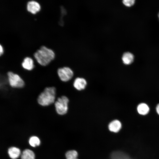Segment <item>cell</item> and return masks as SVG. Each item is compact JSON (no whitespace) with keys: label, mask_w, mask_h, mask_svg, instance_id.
Instances as JSON below:
<instances>
[{"label":"cell","mask_w":159,"mask_h":159,"mask_svg":"<svg viewBox=\"0 0 159 159\" xmlns=\"http://www.w3.org/2000/svg\"><path fill=\"white\" fill-rule=\"evenodd\" d=\"M65 156L66 159H77V152L75 150H70L67 152Z\"/></svg>","instance_id":"cell-15"},{"label":"cell","mask_w":159,"mask_h":159,"mask_svg":"<svg viewBox=\"0 0 159 159\" xmlns=\"http://www.w3.org/2000/svg\"><path fill=\"white\" fill-rule=\"evenodd\" d=\"M8 153L9 157L12 159L18 158L20 154L19 149L15 147H11L8 150Z\"/></svg>","instance_id":"cell-11"},{"label":"cell","mask_w":159,"mask_h":159,"mask_svg":"<svg viewBox=\"0 0 159 159\" xmlns=\"http://www.w3.org/2000/svg\"><path fill=\"white\" fill-rule=\"evenodd\" d=\"M137 111L138 113L142 115L147 114L149 111V108L148 106L144 103H141L137 107Z\"/></svg>","instance_id":"cell-12"},{"label":"cell","mask_w":159,"mask_h":159,"mask_svg":"<svg viewBox=\"0 0 159 159\" xmlns=\"http://www.w3.org/2000/svg\"><path fill=\"white\" fill-rule=\"evenodd\" d=\"M29 143L31 146L34 147L39 145L40 142L39 139L37 137L34 136L30 138Z\"/></svg>","instance_id":"cell-16"},{"label":"cell","mask_w":159,"mask_h":159,"mask_svg":"<svg viewBox=\"0 0 159 159\" xmlns=\"http://www.w3.org/2000/svg\"><path fill=\"white\" fill-rule=\"evenodd\" d=\"M156 111L157 113L159 115V104L157 105L156 107Z\"/></svg>","instance_id":"cell-19"},{"label":"cell","mask_w":159,"mask_h":159,"mask_svg":"<svg viewBox=\"0 0 159 159\" xmlns=\"http://www.w3.org/2000/svg\"><path fill=\"white\" fill-rule=\"evenodd\" d=\"M56 89L54 87L45 88L39 95L37 102L40 105L46 106H49L55 102Z\"/></svg>","instance_id":"cell-2"},{"label":"cell","mask_w":159,"mask_h":159,"mask_svg":"<svg viewBox=\"0 0 159 159\" xmlns=\"http://www.w3.org/2000/svg\"><path fill=\"white\" fill-rule=\"evenodd\" d=\"M77 159H78V158H77Z\"/></svg>","instance_id":"cell-21"},{"label":"cell","mask_w":159,"mask_h":159,"mask_svg":"<svg viewBox=\"0 0 159 159\" xmlns=\"http://www.w3.org/2000/svg\"><path fill=\"white\" fill-rule=\"evenodd\" d=\"M134 59V56L133 54L128 52L124 53L122 57L123 63L127 65L131 64L133 61Z\"/></svg>","instance_id":"cell-10"},{"label":"cell","mask_w":159,"mask_h":159,"mask_svg":"<svg viewBox=\"0 0 159 159\" xmlns=\"http://www.w3.org/2000/svg\"><path fill=\"white\" fill-rule=\"evenodd\" d=\"M34 56L39 64L45 66L54 59L55 54L52 49L43 46L34 53Z\"/></svg>","instance_id":"cell-1"},{"label":"cell","mask_w":159,"mask_h":159,"mask_svg":"<svg viewBox=\"0 0 159 159\" xmlns=\"http://www.w3.org/2000/svg\"><path fill=\"white\" fill-rule=\"evenodd\" d=\"M68 98L64 96L58 97L54 102V106L57 112L59 115L66 114L68 110Z\"/></svg>","instance_id":"cell-3"},{"label":"cell","mask_w":159,"mask_h":159,"mask_svg":"<svg viewBox=\"0 0 159 159\" xmlns=\"http://www.w3.org/2000/svg\"><path fill=\"white\" fill-rule=\"evenodd\" d=\"M158 18H159V12L158 14Z\"/></svg>","instance_id":"cell-20"},{"label":"cell","mask_w":159,"mask_h":159,"mask_svg":"<svg viewBox=\"0 0 159 159\" xmlns=\"http://www.w3.org/2000/svg\"><path fill=\"white\" fill-rule=\"evenodd\" d=\"M111 159H131L125 154L120 151L113 152L111 155Z\"/></svg>","instance_id":"cell-14"},{"label":"cell","mask_w":159,"mask_h":159,"mask_svg":"<svg viewBox=\"0 0 159 159\" xmlns=\"http://www.w3.org/2000/svg\"><path fill=\"white\" fill-rule=\"evenodd\" d=\"M4 52V50L1 44L0 45V55L1 56Z\"/></svg>","instance_id":"cell-18"},{"label":"cell","mask_w":159,"mask_h":159,"mask_svg":"<svg viewBox=\"0 0 159 159\" xmlns=\"http://www.w3.org/2000/svg\"><path fill=\"white\" fill-rule=\"evenodd\" d=\"M87 85L86 80L83 78L77 77L74 80L73 86L77 90H81L85 88Z\"/></svg>","instance_id":"cell-7"},{"label":"cell","mask_w":159,"mask_h":159,"mask_svg":"<svg viewBox=\"0 0 159 159\" xmlns=\"http://www.w3.org/2000/svg\"><path fill=\"white\" fill-rule=\"evenodd\" d=\"M58 75L63 82H66L71 80L73 76L72 70L68 67L59 68L57 71Z\"/></svg>","instance_id":"cell-5"},{"label":"cell","mask_w":159,"mask_h":159,"mask_svg":"<svg viewBox=\"0 0 159 159\" xmlns=\"http://www.w3.org/2000/svg\"><path fill=\"white\" fill-rule=\"evenodd\" d=\"M122 126V124L118 120H115L112 121L109 124L108 128L110 131L116 133L120 131Z\"/></svg>","instance_id":"cell-8"},{"label":"cell","mask_w":159,"mask_h":159,"mask_svg":"<svg viewBox=\"0 0 159 159\" xmlns=\"http://www.w3.org/2000/svg\"><path fill=\"white\" fill-rule=\"evenodd\" d=\"M21 65L24 69L30 71L32 70L34 67L33 60L30 57H26L23 59Z\"/></svg>","instance_id":"cell-9"},{"label":"cell","mask_w":159,"mask_h":159,"mask_svg":"<svg viewBox=\"0 0 159 159\" xmlns=\"http://www.w3.org/2000/svg\"><path fill=\"white\" fill-rule=\"evenodd\" d=\"M7 75L9 83L11 87L19 88L24 87V82L19 75L11 71L8 72Z\"/></svg>","instance_id":"cell-4"},{"label":"cell","mask_w":159,"mask_h":159,"mask_svg":"<svg viewBox=\"0 0 159 159\" xmlns=\"http://www.w3.org/2000/svg\"><path fill=\"white\" fill-rule=\"evenodd\" d=\"M26 9L28 11L32 14H35L40 11L41 6L40 4L37 1H31L27 2Z\"/></svg>","instance_id":"cell-6"},{"label":"cell","mask_w":159,"mask_h":159,"mask_svg":"<svg viewBox=\"0 0 159 159\" xmlns=\"http://www.w3.org/2000/svg\"><path fill=\"white\" fill-rule=\"evenodd\" d=\"M35 156L34 153L31 150L26 149L22 152L21 159H35Z\"/></svg>","instance_id":"cell-13"},{"label":"cell","mask_w":159,"mask_h":159,"mask_svg":"<svg viewBox=\"0 0 159 159\" xmlns=\"http://www.w3.org/2000/svg\"><path fill=\"white\" fill-rule=\"evenodd\" d=\"M134 0H124L122 1L123 4L127 6H130L133 5L135 3Z\"/></svg>","instance_id":"cell-17"}]
</instances>
